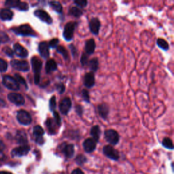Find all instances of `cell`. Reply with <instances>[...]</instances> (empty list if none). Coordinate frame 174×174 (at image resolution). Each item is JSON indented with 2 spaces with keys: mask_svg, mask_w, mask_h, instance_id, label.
Returning a JSON list of instances; mask_svg holds the SVG:
<instances>
[{
  "mask_svg": "<svg viewBox=\"0 0 174 174\" xmlns=\"http://www.w3.org/2000/svg\"><path fill=\"white\" fill-rule=\"evenodd\" d=\"M31 65L33 71L34 72V81L36 85L40 82V73L42 67V61L37 57L31 58Z\"/></svg>",
  "mask_w": 174,
  "mask_h": 174,
  "instance_id": "obj_1",
  "label": "cell"
},
{
  "mask_svg": "<svg viewBox=\"0 0 174 174\" xmlns=\"http://www.w3.org/2000/svg\"><path fill=\"white\" fill-rule=\"evenodd\" d=\"M2 44V43H1V42H0V44Z\"/></svg>",
  "mask_w": 174,
  "mask_h": 174,
  "instance_id": "obj_52",
  "label": "cell"
},
{
  "mask_svg": "<svg viewBox=\"0 0 174 174\" xmlns=\"http://www.w3.org/2000/svg\"><path fill=\"white\" fill-rule=\"evenodd\" d=\"M89 65L90 71H92L93 72H96L98 70V67H99V60L96 57L93 58L89 61Z\"/></svg>",
  "mask_w": 174,
  "mask_h": 174,
  "instance_id": "obj_29",
  "label": "cell"
},
{
  "mask_svg": "<svg viewBox=\"0 0 174 174\" xmlns=\"http://www.w3.org/2000/svg\"><path fill=\"white\" fill-rule=\"evenodd\" d=\"M69 47H70V48L71 49L72 55L74 56V57H76V55H77V49H76L75 46L73 45V44L70 45V46H69Z\"/></svg>",
  "mask_w": 174,
  "mask_h": 174,
  "instance_id": "obj_47",
  "label": "cell"
},
{
  "mask_svg": "<svg viewBox=\"0 0 174 174\" xmlns=\"http://www.w3.org/2000/svg\"><path fill=\"white\" fill-rule=\"evenodd\" d=\"M95 42L94 40V39H90L89 40H87L85 44V52L86 54H92L94 53L95 50Z\"/></svg>",
  "mask_w": 174,
  "mask_h": 174,
  "instance_id": "obj_24",
  "label": "cell"
},
{
  "mask_svg": "<svg viewBox=\"0 0 174 174\" xmlns=\"http://www.w3.org/2000/svg\"><path fill=\"white\" fill-rule=\"evenodd\" d=\"M34 15L40 19L42 21L44 22L47 24H51L53 19L49 14L46 11L43 10H37L34 12Z\"/></svg>",
  "mask_w": 174,
  "mask_h": 174,
  "instance_id": "obj_14",
  "label": "cell"
},
{
  "mask_svg": "<svg viewBox=\"0 0 174 174\" xmlns=\"http://www.w3.org/2000/svg\"><path fill=\"white\" fill-rule=\"evenodd\" d=\"M16 139L17 142L21 144L22 146L27 145V144L28 143L27 133H25L23 130H18L16 135Z\"/></svg>",
  "mask_w": 174,
  "mask_h": 174,
  "instance_id": "obj_22",
  "label": "cell"
},
{
  "mask_svg": "<svg viewBox=\"0 0 174 174\" xmlns=\"http://www.w3.org/2000/svg\"><path fill=\"white\" fill-rule=\"evenodd\" d=\"M105 139L108 143L112 145H116L119 142L120 136L118 133L114 129H108L104 133Z\"/></svg>",
  "mask_w": 174,
  "mask_h": 174,
  "instance_id": "obj_5",
  "label": "cell"
},
{
  "mask_svg": "<svg viewBox=\"0 0 174 174\" xmlns=\"http://www.w3.org/2000/svg\"><path fill=\"white\" fill-rule=\"evenodd\" d=\"M75 110L79 117H82L83 114V107L82 106H80V105H77V106H76Z\"/></svg>",
  "mask_w": 174,
  "mask_h": 174,
  "instance_id": "obj_46",
  "label": "cell"
},
{
  "mask_svg": "<svg viewBox=\"0 0 174 174\" xmlns=\"http://www.w3.org/2000/svg\"><path fill=\"white\" fill-rule=\"evenodd\" d=\"M86 161V158L85 157L84 155L80 154L78 155L76 158V162L78 163V165H82Z\"/></svg>",
  "mask_w": 174,
  "mask_h": 174,
  "instance_id": "obj_40",
  "label": "cell"
},
{
  "mask_svg": "<svg viewBox=\"0 0 174 174\" xmlns=\"http://www.w3.org/2000/svg\"><path fill=\"white\" fill-rule=\"evenodd\" d=\"M5 148H6V146L4 143H3L2 140H0V152H2L4 150Z\"/></svg>",
  "mask_w": 174,
  "mask_h": 174,
  "instance_id": "obj_49",
  "label": "cell"
},
{
  "mask_svg": "<svg viewBox=\"0 0 174 174\" xmlns=\"http://www.w3.org/2000/svg\"><path fill=\"white\" fill-rule=\"evenodd\" d=\"M14 13L8 8H3L0 10V19L2 21H10L13 19Z\"/></svg>",
  "mask_w": 174,
  "mask_h": 174,
  "instance_id": "obj_23",
  "label": "cell"
},
{
  "mask_svg": "<svg viewBox=\"0 0 174 174\" xmlns=\"http://www.w3.org/2000/svg\"><path fill=\"white\" fill-rule=\"evenodd\" d=\"M97 111L100 117L104 120H106L108 117L110 108L106 103H101L97 106Z\"/></svg>",
  "mask_w": 174,
  "mask_h": 174,
  "instance_id": "obj_20",
  "label": "cell"
},
{
  "mask_svg": "<svg viewBox=\"0 0 174 174\" xmlns=\"http://www.w3.org/2000/svg\"><path fill=\"white\" fill-rule=\"evenodd\" d=\"M62 152L66 158H71L74 154V146L73 144H63Z\"/></svg>",
  "mask_w": 174,
  "mask_h": 174,
  "instance_id": "obj_21",
  "label": "cell"
},
{
  "mask_svg": "<svg viewBox=\"0 0 174 174\" xmlns=\"http://www.w3.org/2000/svg\"><path fill=\"white\" fill-rule=\"evenodd\" d=\"M3 52H4L6 54H7V55L10 57H12L14 54L13 50L10 48H9V47H5V48H3Z\"/></svg>",
  "mask_w": 174,
  "mask_h": 174,
  "instance_id": "obj_45",
  "label": "cell"
},
{
  "mask_svg": "<svg viewBox=\"0 0 174 174\" xmlns=\"http://www.w3.org/2000/svg\"><path fill=\"white\" fill-rule=\"evenodd\" d=\"M59 42V39L53 38V39H51V40L49 42V44H48L49 48H57Z\"/></svg>",
  "mask_w": 174,
  "mask_h": 174,
  "instance_id": "obj_42",
  "label": "cell"
},
{
  "mask_svg": "<svg viewBox=\"0 0 174 174\" xmlns=\"http://www.w3.org/2000/svg\"><path fill=\"white\" fill-rule=\"evenodd\" d=\"M53 116H54V121L55 122L56 125L58 126H60L61 125V118L59 116V113L57 112L54 111L53 112Z\"/></svg>",
  "mask_w": 174,
  "mask_h": 174,
  "instance_id": "obj_36",
  "label": "cell"
},
{
  "mask_svg": "<svg viewBox=\"0 0 174 174\" xmlns=\"http://www.w3.org/2000/svg\"><path fill=\"white\" fill-rule=\"evenodd\" d=\"M55 125H56L55 122H54V120L52 118L47 119V121H46V127L48 130V133L50 134H51V135L55 133V130H56Z\"/></svg>",
  "mask_w": 174,
  "mask_h": 174,
  "instance_id": "obj_27",
  "label": "cell"
},
{
  "mask_svg": "<svg viewBox=\"0 0 174 174\" xmlns=\"http://www.w3.org/2000/svg\"><path fill=\"white\" fill-rule=\"evenodd\" d=\"M88 60H89V59H88V56H87V54L86 53H83V54L81 57V59H80V63L82 66H85V65L88 64V63H89Z\"/></svg>",
  "mask_w": 174,
  "mask_h": 174,
  "instance_id": "obj_44",
  "label": "cell"
},
{
  "mask_svg": "<svg viewBox=\"0 0 174 174\" xmlns=\"http://www.w3.org/2000/svg\"><path fill=\"white\" fill-rule=\"evenodd\" d=\"M103 154L108 158L112 159V160L117 161L119 159L120 156L118 152L114 148H113L112 146H110V145L105 146L103 148Z\"/></svg>",
  "mask_w": 174,
  "mask_h": 174,
  "instance_id": "obj_9",
  "label": "cell"
},
{
  "mask_svg": "<svg viewBox=\"0 0 174 174\" xmlns=\"http://www.w3.org/2000/svg\"><path fill=\"white\" fill-rule=\"evenodd\" d=\"M30 151V147L27 145H24V146H21L14 148L12 152H11V154L13 157H21L27 155Z\"/></svg>",
  "mask_w": 174,
  "mask_h": 174,
  "instance_id": "obj_10",
  "label": "cell"
},
{
  "mask_svg": "<svg viewBox=\"0 0 174 174\" xmlns=\"http://www.w3.org/2000/svg\"><path fill=\"white\" fill-rule=\"evenodd\" d=\"M61 174H64V173H61Z\"/></svg>",
  "mask_w": 174,
  "mask_h": 174,
  "instance_id": "obj_54",
  "label": "cell"
},
{
  "mask_svg": "<svg viewBox=\"0 0 174 174\" xmlns=\"http://www.w3.org/2000/svg\"><path fill=\"white\" fill-rule=\"evenodd\" d=\"M8 98L10 102L16 105V106H23L25 101L23 96L17 93H10L8 95Z\"/></svg>",
  "mask_w": 174,
  "mask_h": 174,
  "instance_id": "obj_11",
  "label": "cell"
},
{
  "mask_svg": "<svg viewBox=\"0 0 174 174\" xmlns=\"http://www.w3.org/2000/svg\"><path fill=\"white\" fill-rule=\"evenodd\" d=\"M162 145L163 146L166 148H168V149L170 150H173V141L172 140L169 138V137H165L163 140L162 141Z\"/></svg>",
  "mask_w": 174,
  "mask_h": 174,
  "instance_id": "obj_32",
  "label": "cell"
},
{
  "mask_svg": "<svg viewBox=\"0 0 174 174\" xmlns=\"http://www.w3.org/2000/svg\"><path fill=\"white\" fill-rule=\"evenodd\" d=\"M5 5L8 8H16L21 11H27L29 10V5L26 2L16 0H8L6 2Z\"/></svg>",
  "mask_w": 174,
  "mask_h": 174,
  "instance_id": "obj_8",
  "label": "cell"
},
{
  "mask_svg": "<svg viewBox=\"0 0 174 174\" xmlns=\"http://www.w3.org/2000/svg\"><path fill=\"white\" fill-rule=\"evenodd\" d=\"M49 5L51 8L54 10L56 11L57 13L61 14L63 12V6L61 4V3L59 2H55V1H52L49 2Z\"/></svg>",
  "mask_w": 174,
  "mask_h": 174,
  "instance_id": "obj_28",
  "label": "cell"
},
{
  "mask_svg": "<svg viewBox=\"0 0 174 174\" xmlns=\"http://www.w3.org/2000/svg\"><path fill=\"white\" fill-rule=\"evenodd\" d=\"M12 30L15 33L16 35H23V36H31V37H35L37 34L35 31L33 30L31 26L27 25H22L19 27L12 29Z\"/></svg>",
  "mask_w": 174,
  "mask_h": 174,
  "instance_id": "obj_2",
  "label": "cell"
},
{
  "mask_svg": "<svg viewBox=\"0 0 174 174\" xmlns=\"http://www.w3.org/2000/svg\"><path fill=\"white\" fill-rule=\"evenodd\" d=\"M0 90H1V88H0Z\"/></svg>",
  "mask_w": 174,
  "mask_h": 174,
  "instance_id": "obj_53",
  "label": "cell"
},
{
  "mask_svg": "<svg viewBox=\"0 0 174 174\" xmlns=\"http://www.w3.org/2000/svg\"><path fill=\"white\" fill-rule=\"evenodd\" d=\"M38 51L42 58H44V59H48L50 56L48 44L46 42H41L39 44Z\"/></svg>",
  "mask_w": 174,
  "mask_h": 174,
  "instance_id": "obj_15",
  "label": "cell"
},
{
  "mask_svg": "<svg viewBox=\"0 0 174 174\" xmlns=\"http://www.w3.org/2000/svg\"><path fill=\"white\" fill-rule=\"evenodd\" d=\"M56 105H57V103H56V97L53 96L51 98H50V101H49V107H50V111H52V112L55 111Z\"/></svg>",
  "mask_w": 174,
  "mask_h": 174,
  "instance_id": "obj_34",
  "label": "cell"
},
{
  "mask_svg": "<svg viewBox=\"0 0 174 174\" xmlns=\"http://www.w3.org/2000/svg\"><path fill=\"white\" fill-rule=\"evenodd\" d=\"M10 64L14 70L26 72L30 70V65L27 61L25 60H16L14 59L10 61Z\"/></svg>",
  "mask_w": 174,
  "mask_h": 174,
  "instance_id": "obj_7",
  "label": "cell"
},
{
  "mask_svg": "<svg viewBox=\"0 0 174 174\" xmlns=\"http://www.w3.org/2000/svg\"><path fill=\"white\" fill-rule=\"evenodd\" d=\"M16 118L20 124L25 126L30 125L32 122V118L30 114L28 112L23 110H21L17 112Z\"/></svg>",
  "mask_w": 174,
  "mask_h": 174,
  "instance_id": "obj_6",
  "label": "cell"
},
{
  "mask_svg": "<svg viewBox=\"0 0 174 174\" xmlns=\"http://www.w3.org/2000/svg\"><path fill=\"white\" fill-rule=\"evenodd\" d=\"M8 69V63L0 58V72H4Z\"/></svg>",
  "mask_w": 174,
  "mask_h": 174,
  "instance_id": "obj_37",
  "label": "cell"
},
{
  "mask_svg": "<svg viewBox=\"0 0 174 174\" xmlns=\"http://www.w3.org/2000/svg\"><path fill=\"white\" fill-rule=\"evenodd\" d=\"M3 84L7 89L11 90H19L20 89V86L16 79L12 76L6 75L3 77Z\"/></svg>",
  "mask_w": 174,
  "mask_h": 174,
  "instance_id": "obj_4",
  "label": "cell"
},
{
  "mask_svg": "<svg viewBox=\"0 0 174 174\" xmlns=\"http://www.w3.org/2000/svg\"><path fill=\"white\" fill-rule=\"evenodd\" d=\"M97 142L93 138H87L83 142V148L85 152L90 153L95 150Z\"/></svg>",
  "mask_w": 174,
  "mask_h": 174,
  "instance_id": "obj_17",
  "label": "cell"
},
{
  "mask_svg": "<svg viewBox=\"0 0 174 174\" xmlns=\"http://www.w3.org/2000/svg\"><path fill=\"white\" fill-rule=\"evenodd\" d=\"M5 105H6L5 101H3L2 99H1V98H0V106H5Z\"/></svg>",
  "mask_w": 174,
  "mask_h": 174,
  "instance_id": "obj_50",
  "label": "cell"
},
{
  "mask_svg": "<svg viewBox=\"0 0 174 174\" xmlns=\"http://www.w3.org/2000/svg\"><path fill=\"white\" fill-rule=\"evenodd\" d=\"M57 53H59V54H61V55H62L64 59L65 60H67L69 59V53H68V51L67 50L65 49L63 46H57Z\"/></svg>",
  "mask_w": 174,
  "mask_h": 174,
  "instance_id": "obj_33",
  "label": "cell"
},
{
  "mask_svg": "<svg viewBox=\"0 0 174 174\" xmlns=\"http://www.w3.org/2000/svg\"><path fill=\"white\" fill-rule=\"evenodd\" d=\"M101 23L99 19L93 18L89 23V28L92 34L94 35H98L100 30Z\"/></svg>",
  "mask_w": 174,
  "mask_h": 174,
  "instance_id": "obj_16",
  "label": "cell"
},
{
  "mask_svg": "<svg viewBox=\"0 0 174 174\" xmlns=\"http://www.w3.org/2000/svg\"><path fill=\"white\" fill-rule=\"evenodd\" d=\"M157 44L159 47V48H161L162 50H167L169 48V44L167 43V42L165 40V39H162V38L157 39Z\"/></svg>",
  "mask_w": 174,
  "mask_h": 174,
  "instance_id": "obj_31",
  "label": "cell"
},
{
  "mask_svg": "<svg viewBox=\"0 0 174 174\" xmlns=\"http://www.w3.org/2000/svg\"><path fill=\"white\" fill-rule=\"evenodd\" d=\"M14 53H15L16 56L21 58H27L29 54L27 50L25 49L23 46H21L19 43H16L14 45Z\"/></svg>",
  "mask_w": 174,
  "mask_h": 174,
  "instance_id": "obj_18",
  "label": "cell"
},
{
  "mask_svg": "<svg viewBox=\"0 0 174 174\" xmlns=\"http://www.w3.org/2000/svg\"><path fill=\"white\" fill-rule=\"evenodd\" d=\"M74 3L75 5L80 7V8H85L87 6V3H88L86 0H76V1L74 2Z\"/></svg>",
  "mask_w": 174,
  "mask_h": 174,
  "instance_id": "obj_39",
  "label": "cell"
},
{
  "mask_svg": "<svg viewBox=\"0 0 174 174\" xmlns=\"http://www.w3.org/2000/svg\"><path fill=\"white\" fill-rule=\"evenodd\" d=\"M71 101L69 97H65L61 101L59 104V110L61 113L63 115H67L71 108Z\"/></svg>",
  "mask_w": 174,
  "mask_h": 174,
  "instance_id": "obj_12",
  "label": "cell"
},
{
  "mask_svg": "<svg viewBox=\"0 0 174 174\" xmlns=\"http://www.w3.org/2000/svg\"><path fill=\"white\" fill-rule=\"evenodd\" d=\"M55 86H56V89L58 90V92H59L60 94H62L64 93L65 90V87L63 83L61 82L58 83V84L55 85Z\"/></svg>",
  "mask_w": 174,
  "mask_h": 174,
  "instance_id": "obj_43",
  "label": "cell"
},
{
  "mask_svg": "<svg viewBox=\"0 0 174 174\" xmlns=\"http://www.w3.org/2000/svg\"><path fill=\"white\" fill-rule=\"evenodd\" d=\"M69 13L76 18H80L83 14L82 11L80 8H78V7L75 6L70 8V10H69Z\"/></svg>",
  "mask_w": 174,
  "mask_h": 174,
  "instance_id": "obj_30",
  "label": "cell"
},
{
  "mask_svg": "<svg viewBox=\"0 0 174 174\" xmlns=\"http://www.w3.org/2000/svg\"><path fill=\"white\" fill-rule=\"evenodd\" d=\"M15 78L16 79V80L18 82V83H21V84H22L23 85H24L25 86V88L27 89V82L26 81H25V80L22 77V76L19 74H15Z\"/></svg>",
  "mask_w": 174,
  "mask_h": 174,
  "instance_id": "obj_35",
  "label": "cell"
},
{
  "mask_svg": "<svg viewBox=\"0 0 174 174\" xmlns=\"http://www.w3.org/2000/svg\"><path fill=\"white\" fill-rule=\"evenodd\" d=\"M57 69V64L55 61L53 59H50L47 61L45 66V70L47 74L52 73V72L56 71Z\"/></svg>",
  "mask_w": 174,
  "mask_h": 174,
  "instance_id": "obj_25",
  "label": "cell"
},
{
  "mask_svg": "<svg viewBox=\"0 0 174 174\" xmlns=\"http://www.w3.org/2000/svg\"><path fill=\"white\" fill-rule=\"evenodd\" d=\"M71 174H84V173L80 169H76L72 172Z\"/></svg>",
  "mask_w": 174,
  "mask_h": 174,
  "instance_id": "obj_48",
  "label": "cell"
},
{
  "mask_svg": "<svg viewBox=\"0 0 174 174\" xmlns=\"http://www.w3.org/2000/svg\"><path fill=\"white\" fill-rule=\"evenodd\" d=\"M77 26L76 22H69L65 25L63 30V38L66 41H71L74 37V33Z\"/></svg>",
  "mask_w": 174,
  "mask_h": 174,
  "instance_id": "obj_3",
  "label": "cell"
},
{
  "mask_svg": "<svg viewBox=\"0 0 174 174\" xmlns=\"http://www.w3.org/2000/svg\"><path fill=\"white\" fill-rule=\"evenodd\" d=\"M90 135L92 136L93 139L95 140L96 142L99 141L100 136H101V129L98 125H95L93 126L90 129Z\"/></svg>",
  "mask_w": 174,
  "mask_h": 174,
  "instance_id": "obj_26",
  "label": "cell"
},
{
  "mask_svg": "<svg viewBox=\"0 0 174 174\" xmlns=\"http://www.w3.org/2000/svg\"><path fill=\"white\" fill-rule=\"evenodd\" d=\"M9 40V36L5 32L0 31V42L5 43Z\"/></svg>",
  "mask_w": 174,
  "mask_h": 174,
  "instance_id": "obj_41",
  "label": "cell"
},
{
  "mask_svg": "<svg viewBox=\"0 0 174 174\" xmlns=\"http://www.w3.org/2000/svg\"><path fill=\"white\" fill-rule=\"evenodd\" d=\"M0 174H12V173H10V172H0Z\"/></svg>",
  "mask_w": 174,
  "mask_h": 174,
  "instance_id": "obj_51",
  "label": "cell"
},
{
  "mask_svg": "<svg viewBox=\"0 0 174 174\" xmlns=\"http://www.w3.org/2000/svg\"><path fill=\"white\" fill-rule=\"evenodd\" d=\"M33 134L35 137V141L38 144H43L44 142L43 139V135H44V130L41 126L36 125L33 129Z\"/></svg>",
  "mask_w": 174,
  "mask_h": 174,
  "instance_id": "obj_13",
  "label": "cell"
},
{
  "mask_svg": "<svg viewBox=\"0 0 174 174\" xmlns=\"http://www.w3.org/2000/svg\"><path fill=\"white\" fill-rule=\"evenodd\" d=\"M95 84V75L93 72L86 73L84 77V85L86 87L89 89L92 88Z\"/></svg>",
  "mask_w": 174,
  "mask_h": 174,
  "instance_id": "obj_19",
  "label": "cell"
},
{
  "mask_svg": "<svg viewBox=\"0 0 174 174\" xmlns=\"http://www.w3.org/2000/svg\"><path fill=\"white\" fill-rule=\"evenodd\" d=\"M82 97L83 100L86 101V102H87V103L90 102V95H89V93L88 90L86 89L82 90Z\"/></svg>",
  "mask_w": 174,
  "mask_h": 174,
  "instance_id": "obj_38",
  "label": "cell"
}]
</instances>
